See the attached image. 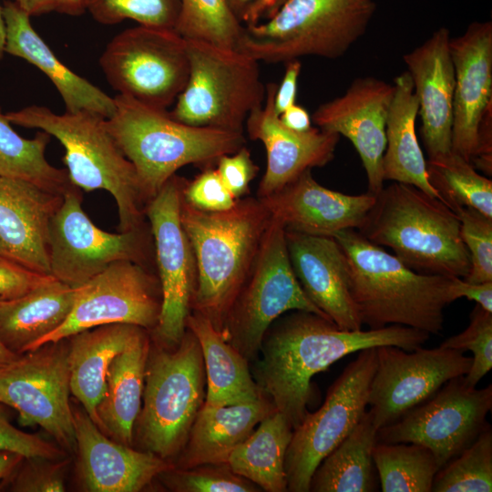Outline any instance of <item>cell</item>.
<instances>
[{"instance_id":"2","label":"cell","mask_w":492,"mask_h":492,"mask_svg":"<svg viewBox=\"0 0 492 492\" xmlns=\"http://www.w3.org/2000/svg\"><path fill=\"white\" fill-rule=\"evenodd\" d=\"M349 264V291L363 325H402L439 334L455 300L452 277L415 272L355 229L335 232Z\"/></svg>"},{"instance_id":"3","label":"cell","mask_w":492,"mask_h":492,"mask_svg":"<svg viewBox=\"0 0 492 492\" xmlns=\"http://www.w3.org/2000/svg\"><path fill=\"white\" fill-rule=\"evenodd\" d=\"M179 217L197 265L191 312L207 318L221 333L272 214L258 197L239 199L232 208L220 212L195 209L181 198Z\"/></svg>"},{"instance_id":"12","label":"cell","mask_w":492,"mask_h":492,"mask_svg":"<svg viewBox=\"0 0 492 492\" xmlns=\"http://www.w3.org/2000/svg\"><path fill=\"white\" fill-rule=\"evenodd\" d=\"M376 347L363 349L329 388L323 405L293 429L284 467L287 491L309 492L321 461L357 425L368 407Z\"/></svg>"},{"instance_id":"13","label":"cell","mask_w":492,"mask_h":492,"mask_svg":"<svg viewBox=\"0 0 492 492\" xmlns=\"http://www.w3.org/2000/svg\"><path fill=\"white\" fill-rule=\"evenodd\" d=\"M151 239L147 225L118 233L97 227L82 209L80 189L72 185L50 222V275L78 288L119 261L149 268Z\"/></svg>"},{"instance_id":"10","label":"cell","mask_w":492,"mask_h":492,"mask_svg":"<svg viewBox=\"0 0 492 492\" xmlns=\"http://www.w3.org/2000/svg\"><path fill=\"white\" fill-rule=\"evenodd\" d=\"M290 311L309 312L329 320L302 289L290 262L285 227L272 217L251 271L226 316L221 333L252 363L258 358L270 326Z\"/></svg>"},{"instance_id":"29","label":"cell","mask_w":492,"mask_h":492,"mask_svg":"<svg viewBox=\"0 0 492 492\" xmlns=\"http://www.w3.org/2000/svg\"><path fill=\"white\" fill-rule=\"evenodd\" d=\"M150 346L149 332L139 328L110 364L106 391L97 408L99 428L129 446L141 408Z\"/></svg>"},{"instance_id":"42","label":"cell","mask_w":492,"mask_h":492,"mask_svg":"<svg viewBox=\"0 0 492 492\" xmlns=\"http://www.w3.org/2000/svg\"><path fill=\"white\" fill-rule=\"evenodd\" d=\"M158 478L175 492H258L261 489L234 473L226 463L203 464L190 468L172 466Z\"/></svg>"},{"instance_id":"15","label":"cell","mask_w":492,"mask_h":492,"mask_svg":"<svg viewBox=\"0 0 492 492\" xmlns=\"http://www.w3.org/2000/svg\"><path fill=\"white\" fill-rule=\"evenodd\" d=\"M185 179L173 175L146 207L155 248L162 304L154 343L172 349L186 332L197 286V265L179 211Z\"/></svg>"},{"instance_id":"45","label":"cell","mask_w":492,"mask_h":492,"mask_svg":"<svg viewBox=\"0 0 492 492\" xmlns=\"http://www.w3.org/2000/svg\"><path fill=\"white\" fill-rule=\"evenodd\" d=\"M69 458L24 457L5 479L4 487L15 492H63Z\"/></svg>"},{"instance_id":"50","label":"cell","mask_w":492,"mask_h":492,"mask_svg":"<svg viewBox=\"0 0 492 492\" xmlns=\"http://www.w3.org/2000/svg\"><path fill=\"white\" fill-rule=\"evenodd\" d=\"M288 0H227L242 26H252L272 18Z\"/></svg>"},{"instance_id":"59","label":"cell","mask_w":492,"mask_h":492,"mask_svg":"<svg viewBox=\"0 0 492 492\" xmlns=\"http://www.w3.org/2000/svg\"><path fill=\"white\" fill-rule=\"evenodd\" d=\"M6 30L3 15L2 6H0V60L5 54Z\"/></svg>"},{"instance_id":"57","label":"cell","mask_w":492,"mask_h":492,"mask_svg":"<svg viewBox=\"0 0 492 492\" xmlns=\"http://www.w3.org/2000/svg\"><path fill=\"white\" fill-rule=\"evenodd\" d=\"M60 14L78 16L86 12L85 0H56V10Z\"/></svg>"},{"instance_id":"44","label":"cell","mask_w":492,"mask_h":492,"mask_svg":"<svg viewBox=\"0 0 492 492\" xmlns=\"http://www.w3.org/2000/svg\"><path fill=\"white\" fill-rule=\"evenodd\" d=\"M455 213L470 258L465 280L472 283L492 282V218L471 208H459Z\"/></svg>"},{"instance_id":"21","label":"cell","mask_w":492,"mask_h":492,"mask_svg":"<svg viewBox=\"0 0 492 492\" xmlns=\"http://www.w3.org/2000/svg\"><path fill=\"white\" fill-rule=\"evenodd\" d=\"M77 477L87 492H138L174 465L149 451L110 439L85 410L72 408Z\"/></svg>"},{"instance_id":"19","label":"cell","mask_w":492,"mask_h":492,"mask_svg":"<svg viewBox=\"0 0 492 492\" xmlns=\"http://www.w3.org/2000/svg\"><path fill=\"white\" fill-rule=\"evenodd\" d=\"M393 94V84L374 77H358L343 95L320 105L311 117L317 128L343 135L353 143L373 195L384 188L385 126Z\"/></svg>"},{"instance_id":"14","label":"cell","mask_w":492,"mask_h":492,"mask_svg":"<svg viewBox=\"0 0 492 492\" xmlns=\"http://www.w3.org/2000/svg\"><path fill=\"white\" fill-rule=\"evenodd\" d=\"M67 357V339L21 354L0 369V403L16 410L23 425H39L76 453Z\"/></svg>"},{"instance_id":"52","label":"cell","mask_w":492,"mask_h":492,"mask_svg":"<svg viewBox=\"0 0 492 492\" xmlns=\"http://www.w3.org/2000/svg\"><path fill=\"white\" fill-rule=\"evenodd\" d=\"M302 69L299 59L285 63V71L274 95V108L278 115L295 104L298 79Z\"/></svg>"},{"instance_id":"37","label":"cell","mask_w":492,"mask_h":492,"mask_svg":"<svg viewBox=\"0 0 492 492\" xmlns=\"http://www.w3.org/2000/svg\"><path fill=\"white\" fill-rule=\"evenodd\" d=\"M426 170L429 183L454 212L471 208L492 218V181L479 174L470 161L451 150L428 159Z\"/></svg>"},{"instance_id":"23","label":"cell","mask_w":492,"mask_h":492,"mask_svg":"<svg viewBox=\"0 0 492 492\" xmlns=\"http://www.w3.org/2000/svg\"><path fill=\"white\" fill-rule=\"evenodd\" d=\"M455 70L452 150L470 161L478 127L492 106V23L473 22L449 42Z\"/></svg>"},{"instance_id":"8","label":"cell","mask_w":492,"mask_h":492,"mask_svg":"<svg viewBox=\"0 0 492 492\" xmlns=\"http://www.w3.org/2000/svg\"><path fill=\"white\" fill-rule=\"evenodd\" d=\"M206 374L200 343L186 329L172 349L154 343L146 366L143 406L136 421L146 451L170 462L182 450L206 396Z\"/></svg>"},{"instance_id":"36","label":"cell","mask_w":492,"mask_h":492,"mask_svg":"<svg viewBox=\"0 0 492 492\" xmlns=\"http://www.w3.org/2000/svg\"><path fill=\"white\" fill-rule=\"evenodd\" d=\"M50 137L43 130L32 139L21 137L0 109V176L29 181L63 194L73 184L66 169H57L46 159Z\"/></svg>"},{"instance_id":"6","label":"cell","mask_w":492,"mask_h":492,"mask_svg":"<svg viewBox=\"0 0 492 492\" xmlns=\"http://www.w3.org/2000/svg\"><path fill=\"white\" fill-rule=\"evenodd\" d=\"M114 100L106 127L133 164L148 203L179 169L211 164L245 146L243 132L190 126L120 94Z\"/></svg>"},{"instance_id":"39","label":"cell","mask_w":492,"mask_h":492,"mask_svg":"<svg viewBox=\"0 0 492 492\" xmlns=\"http://www.w3.org/2000/svg\"><path fill=\"white\" fill-rule=\"evenodd\" d=\"M431 491H492V429L490 425L471 445L438 470Z\"/></svg>"},{"instance_id":"58","label":"cell","mask_w":492,"mask_h":492,"mask_svg":"<svg viewBox=\"0 0 492 492\" xmlns=\"http://www.w3.org/2000/svg\"><path fill=\"white\" fill-rule=\"evenodd\" d=\"M20 355L9 350L0 341V369L13 363Z\"/></svg>"},{"instance_id":"17","label":"cell","mask_w":492,"mask_h":492,"mask_svg":"<svg viewBox=\"0 0 492 492\" xmlns=\"http://www.w3.org/2000/svg\"><path fill=\"white\" fill-rule=\"evenodd\" d=\"M161 304L159 277L149 267L129 261H117L77 288L68 317L30 351L105 324H133L150 333L159 323Z\"/></svg>"},{"instance_id":"38","label":"cell","mask_w":492,"mask_h":492,"mask_svg":"<svg viewBox=\"0 0 492 492\" xmlns=\"http://www.w3.org/2000/svg\"><path fill=\"white\" fill-rule=\"evenodd\" d=\"M373 460L383 492H429L439 470L434 453L415 443L376 442Z\"/></svg>"},{"instance_id":"41","label":"cell","mask_w":492,"mask_h":492,"mask_svg":"<svg viewBox=\"0 0 492 492\" xmlns=\"http://www.w3.org/2000/svg\"><path fill=\"white\" fill-rule=\"evenodd\" d=\"M180 0H85V8L103 25L131 19L138 25L176 29Z\"/></svg>"},{"instance_id":"33","label":"cell","mask_w":492,"mask_h":492,"mask_svg":"<svg viewBox=\"0 0 492 492\" xmlns=\"http://www.w3.org/2000/svg\"><path fill=\"white\" fill-rule=\"evenodd\" d=\"M186 328L198 339L206 374L204 404L224 406L258 399L263 394L252 378L249 362L201 314L190 312Z\"/></svg>"},{"instance_id":"11","label":"cell","mask_w":492,"mask_h":492,"mask_svg":"<svg viewBox=\"0 0 492 492\" xmlns=\"http://www.w3.org/2000/svg\"><path fill=\"white\" fill-rule=\"evenodd\" d=\"M99 65L118 94L167 109L188 80L187 41L175 29L138 25L108 42Z\"/></svg>"},{"instance_id":"34","label":"cell","mask_w":492,"mask_h":492,"mask_svg":"<svg viewBox=\"0 0 492 492\" xmlns=\"http://www.w3.org/2000/svg\"><path fill=\"white\" fill-rule=\"evenodd\" d=\"M376 442L377 428L366 410L354 429L318 465L310 491H375L373 449Z\"/></svg>"},{"instance_id":"5","label":"cell","mask_w":492,"mask_h":492,"mask_svg":"<svg viewBox=\"0 0 492 492\" xmlns=\"http://www.w3.org/2000/svg\"><path fill=\"white\" fill-rule=\"evenodd\" d=\"M5 116L11 124L41 129L61 143L71 183L85 191L107 190L115 199L120 232L147 224L148 200L137 171L108 132L106 118L87 110L56 114L37 105Z\"/></svg>"},{"instance_id":"27","label":"cell","mask_w":492,"mask_h":492,"mask_svg":"<svg viewBox=\"0 0 492 492\" xmlns=\"http://www.w3.org/2000/svg\"><path fill=\"white\" fill-rule=\"evenodd\" d=\"M5 23V53L25 59L42 71L60 94L66 111L87 110L110 118L114 97L64 65L31 25L30 15L15 2L2 6Z\"/></svg>"},{"instance_id":"53","label":"cell","mask_w":492,"mask_h":492,"mask_svg":"<svg viewBox=\"0 0 492 492\" xmlns=\"http://www.w3.org/2000/svg\"><path fill=\"white\" fill-rule=\"evenodd\" d=\"M451 293L455 301L465 297L492 313V282L472 283L462 278L452 277Z\"/></svg>"},{"instance_id":"43","label":"cell","mask_w":492,"mask_h":492,"mask_svg":"<svg viewBox=\"0 0 492 492\" xmlns=\"http://www.w3.org/2000/svg\"><path fill=\"white\" fill-rule=\"evenodd\" d=\"M440 346L473 354L471 367L464 379L467 385L476 387L492 367V313L476 304L469 325L446 339Z\"/></svg>"},{"instance_id":"26","label":"cell","mask_w":492,"mask_h":492,"mask_svg":"<svg viewBox=\"0 0 492 492\" xmlns=\"http://www.w3.org/2000/svg\"><path fill=\"white\" fill-rule=\"evenodd\" d=\"M307 169L278 192L260 199L285 230L333 236L359 229L375 202L370 192L349 195L319 184Z\"/></svg>"},{"instance_id":"55","label":"cell","mask_w":492,"mask_h":492,"mask_svg":"<svg viewBox=\"0 0 492 492\" xmlns=\"http://www.w3.org/2000/svg\"><path fill=\"white\" fill-rule=\"evenodd\" d=\"M30 16H37L56 10V0H13Z\"/></svg>"},{"instance_id":"28","label":"cell","mask_w":492,"mask_h":492,"mask_svg":"<svg viewBox=\"0 0 492 492\" xmlns=\"http://www.w3.org/2000/svg\"><path fill=\"white\" fill-rule=\"evenodd\" d=\"M274 411L273 404L264 395L253 401L231 405L203 404L174 466L190 468L227 463L231 452Z\"/></svg>"},{"instance_id":"51","label":"cell","mask_w":492,"mask_h":492,"mask_svg":"<svg viewBox=\"0 0 492 492\" xmlns=\"http://www.w3.org/2000/svg\"><path fill=\"white\" fill-rule=\"evenodd\" d=\"M475 169L485 174L492 172V106L485 111L477 131V145L470 159Z\"/></svg>"},{"instance_id":"7","label":"cell","mask_w":492,"mask_h":492,"mask_svg":"<svg viewBox=\"0 0 492 492\" xmlns=\"http://www.w3.org/2000/svg\"><path fill=\"white\" fill-rule=\"evenodd\" d=\"M374 12V0H288L269 20L243 26L237 50L270 64L334 59L365 34Z\"/></svg>"},{"instance_id":"22","label":"cell","mask_w":492,"mask_h":492,"mask_svg":"<svg viewBox=\"0 0 492 492\" xmlns=\"http://www.w3.org/2000/svg\"><path fill=\"white\" fill-rule=\"evenodd\" d=\"M293 272L307 297L340 329L361 330L363 323L349 291V264L332 236L285 230Z\"/></svg>"},{"instance_id":"1","label":"cell","mask_w":492,"mask_h":492,"mask_svg":"<svg viewBox=\"0 0 492 492\" xmlns=\"http://www.w3.org/2000/svg\"><path fill=\"white\" fill-rule=\"evenodd\" d=\"M429 338L426 332L402 325L347 331L315 313L292 311L270 326L251 373L293 430L309 413L315 374L363 349L394 345L414 351Z\"/></svg>"},{"instance_id":"30","label":"cell","mask_w":492,"mask_h":492,"mask_svg":"<svg viewBox=\"0 0 492 492\" xmlns=\"http://www.w3.org/2000/svg\"><path fill=\"white\" fill-rule=\"evenodd\" d=\"M139 328L142 327L111 323L87 329L67 338L71 394L98 427L97 408L106 391L110 364Z\"/></svg>"},{"instance_id":"24","label":"cell","mask_w":492,"mask_h":492,"mask_svg":"<svg viewBox=\"0 0 492 492\" xmlns=\"http://www.w3.org/2000/svg\"><path fill=\"white\" fill-rule=\"evenodd\" d=\"M63 194L0 176V255L50 275L49 227Z\"/></svg>"},{"instance_id":"31","label":"cell","mask_w":492,"mask_h":492,"mask_svg":"<svg viewBox=\"0 0 492 492\" xmlns=\"http://www.w3.org/2000/svg\"><path fill=\"white\" fill-rule=\"evenodd\" d=\"M77 296L56 279L10 301H0V341L16 354L31 350L68 317Z\"/></svg>"},{"instance_id":"56","label":"cell","mask_w":492,"mask_h":492,"mask_svg":"<svg viewBox=\"0 0 492 492\" xmlns=\"http://www.w3.org/2000/svg\"><path fill=\"white\" fill-rule=\"evenodd\" d=\"M23 458L18 453L0 450V480L7 477Z\"/></svg>"},{"instance_id":"4","label":"cell","mask_w":492,"mask_h":492,"mask_svg":"<svg viewBox=\"0 0 492 492\" xmlns=\"http://www.w3.org/2000/svg\"><path fill=\"white\" fill-rule=\"evenodd\" d=\"M358 231L416 272L465 279L470 258L457 215L418 188L394 181L375 195Z\"/></svg>"},{"instance_id":"18","label":"cell","mask_w":492,"mask_h":492,"mask_svg":"<svg viewBox=\"0 0 492 492\" xmlns=\"http://www.w3.org/2000/svg\"><path fill=\"white\" fill-rule=\"evenodd\" d=\"M376 369L368 395V413L378 429L388 425L435 395L447 381L466 375L472 357L441 346L406 351L376 348Z\"/></svg>"},{"instance_id":"16","label":"cell","mask_w":492,"mask_h":492,"mask_svg":"<svg viewBox=\"0 0 492 492\" xmlns=\"http://www.w3.org/2000/svg\"><path fill=\"white\" fill-rule=\"evenodd\" d=\"M464 376L447 381L430 398L378 429L377 442L425 446L442 468L489 425L487 416L492 408V385L471 387Z\"/></svg>"},{"instance_id":"20","label":"cell","mask_w":492,"mask_h":492,"mask_svg":"<svg viewBox=\"0 0 492 492\" xmlns=\"http://www.w3.org/2000/svg\"><path fill=\"white\" fill-rule=\"evenodd\" d=\"M276 87L274 83L267 85L263 104L245 122L250 138L262 142L266 150V169L257 191L260 199L278 192L305 170L328 164L340 138L319 128L305 132L286 128L274 108Z\"/></svg>"},{"instance_id":"48","label":"cell","mask_w":492,"mask_h":492,"mask_svg":"<svg viewBox=\"0 0 492 492\" xmlns=\"http://www.w3.org/2000/svg\"><path fill=\"white\" fill-rule=\"evenodd\" d=\"M216 163L220 179L236 200L249 192L250 183L257 175L258 167L245 146L233 153L222 155Z\"/></svg>"},{"instance_id":"47","label":"cell","mask_w":492,"mask_h":492,"mask_svg":"<svg viewBox=\"0 0 492 492\" xmlns=\"http://www.w3.org/2000/svg\"><path fill=\"white\" fill-rule=\"evenodd\" d=\"M0 450L11 451L24 457L63 459L67 452L37 435L23 432L8 420L0 403Z\"/></svg>"},{"instance_id":"40","label":"cell","mask_w":492,"mask_h":492,"mask_svg":"<svg viewBox=\"0 0 492 492\" xmlns=\"http://www.w3.org/2000/svg\"><path fill=\"white\" fill-rule=\"evenodd\" d=\"M180 3L175 30L182 37L237 49L243 26L231 11L227 0H180Z\"/></svg>"},{"instance_id":"46","label":"cell","mask_w":492,"mask_h":492,"mask_svg":"<svg viewBox=\"0 0 492 492\" xmlns=\"http://www.w3.org/2000/svg\"><path fill=\"white\" fill-rule=\"evenodd\" d=\"M182 198L191 207L207 212L230 210L237 201L212 168H206L191 181L186 179Z\"/></svg>"},{"instance_id":"9","label":"cell","mask_w":492,"mask_h":492,"mask_svg":"<svg viewBox=\"0 0 492 492\" xmlns=\"http://www.w3.org/2000/svg\"><path fill=\"white\" fill-rule=\"evenodd\" d=\"M186 41L189 77L169 115L193 127L243 132L265 99L259 62L237 49Z\"/></svg>"},{"instance_id":"54","label":"cell","mask_w":492,"mask_h":492,"mask_svg":"<svg viewBox=\"0 0 492 492\" xmlns=\"http://www.w3.org/2000/svg\"><path fill=\"white\" fill-rule=\"evenodd\" d=\"M281 122L289 129L305 132L312 128V118L308 111L296 103L279 115Z\"/></svg>"},{"instance_id":"49","label":"cell","mask_w":492,"mask_h":492,"mask_svg":"<svg viewBox=\"0 0 492 492\" xmlns=\"http://www.w3.org/2000/svg\"><path fill=\"white\" fill-rule=\"evenodd\" d=\"M52 279L0 255V301L19 298Z\"/></svg>"},{"instance_id":"25","label":"cell","mask_w":492,"mask_h":492,"mask_svg":"<svg viewBox=\"0 0 492 492\" xmlns=\"http://www.w3.org/2000/svg\"><path fill=\"white\" fill-rule=\"evenodd\" d=\"M450 38L449 30L440 27L403 56L417 98L428 159L452 150L455 70Z\"/></svg>"},{"instance_id":"35","label":"cell","mask_w":492,"mask_h":492,"mask_svg":"<svg viewBox=\"0 0 492 492\" xmlns=\"http://www.w3.org/2000/svg\"><path fill=\"white\" fill-rule=\"evenodd\" d=\"M292 431L285 417L274 411L231 452L226 464L263 491L285 492L284 462Z\"/></svg>"},{"instance_id":"32","label":"cell","mask_w":492,"mask_h":492,"mask_svg":"<svg viewBox=\"0 0 492 492\" xmlns=\"http://www.w3.org/2000/svg\"><path fill=\"white\" fill-rule=\"evenodd\" d=\"M393 86L394 94L385 126L384 179L413 185L441 200L429 183L426 160L415 133L418 102L409 73L405 71L397 76Z\"/></svg>"}]
</instances>
